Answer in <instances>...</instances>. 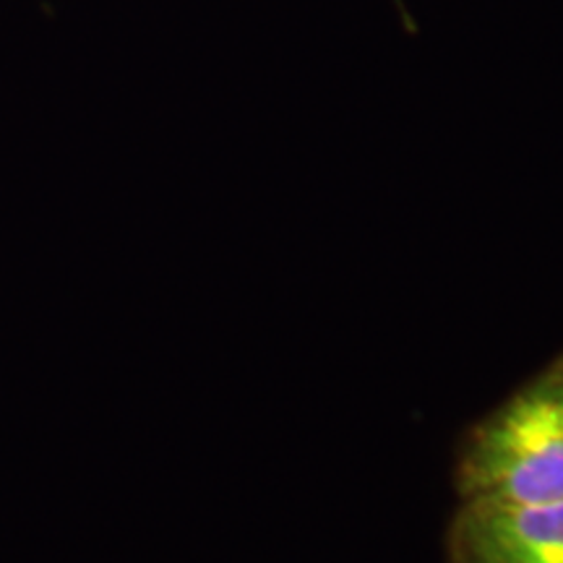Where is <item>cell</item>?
<instances>
[{"mask_svg":"<svg viewBox=\"0 0 563 563\" xmlns=\"http://www.w3.org/2000/svg\"><path fill=\"white\" fill-rule=\"evenodd\" d=\"M454 485L460 501L563 498V355L464 433Z\"/></svg>","mask_w":563,"mask_h":563,"instance_id":"1","label":"cell"},{"mask_svg":"<svg viewBox=\"0 0 563 563\" xmlns=\"http://www.w3.org/2000/svg\"><path fill=\"white\" fill-rule=\"evenodd\" d=\"M446 563H563V498L543 504L460 501Z\"/></svg>","mask_w":563,"mask_h":563,"instance_id":"2","label":"cell"}]
</instances>
